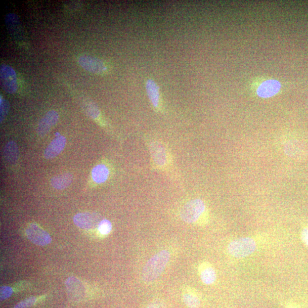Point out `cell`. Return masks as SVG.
<instances>
[{"label": "cell", "mask_w": 308, "mask_h": 308, "mask_svg": "<svg viewBox=\"0 0 308 308\" xmlns=\"http://www.w3.org/2000/svg\"><path fill=\"white\" fill-rule=\"evenodd\" d=\"M73 181L71 173H66L52 178L51 184L55 189L62 190L69 187Z\"/></svg>", "instance_id": "2e32d148"}, {"label": "cell", "mask_w": 308, "mask_h": 308, "mask_svg": "<svg viewBox=\"0 0 308 308\" xmlns=\"http://www.w3.org/2000/svg\"><path fill=\"white\" fill-rule=\"evenodd\" d=\"M101 217L96 213L83 212L75 215L73 218L74 224L83 230H93L98 227Z\"/></svg>", "instance_id": "ba28073f"}, {"label": "cell", "mask_w": 308, "mask_h": 308, "mask_svg": "<svg viewBox=\"0 0 308 308\" xmlns=\"http://www.w3.org/2000/svg\"><path fill=\"white\" fill-rule=\"evenodd\" d=\"M280 83L276 80L271 79L263 82L258 87L257 93L261 98H270L278 93L280 89Z\"/></svg>", "instance_id": "7c38bea8"}, {"label": "cell", "mask_w": 308, "mask_h": 308, "mask_svg": "<svg viewBox=\"0 0 308 308\" xmlns=\"http://www.w3.org/2000/svg\"><path fill=\"white\" fill-rule=\"evenodd\" d=\"M301 237L302 242L305 244L306 246L308 247V227H305L303 228L301 233Z\"/></svg>", "instance_id": "d4e9b609"}, {"label": "cell", "mask_w": 308, "mask_h": 308, "mask_svg": "<svg viewBox=\"0 0 308 308\" xmlns=\"http://www.w3.org/2000/svg\"><path fill=\"white\" fill-rule=\"evenodd\" d=\"M66 140L65 137L60 136L56 137L44 151V157L47 159L55 158L65 148Z\"/></svg>", "instance_id": "8fae6325"}, {"label": "cell", "mask_w": 308, "mask_h": 308, "mask_svg": "<svg viewBox=\"0 0 308 308\" xmlns=\"http://www.w3.org/2000/svg\"><path fill=\"white\" fill-rule=\"evenodd\" d=\"M78 63L82 68L94 74H104L108 71V68L105 62L98 58L90 56H80Z\"/></svg>", "instance_id": "52a82bcc"}, {"label": "cell", "mask_w": 308, "mask_h": 308, "mask_svg": "<svg viewBox=\"0 0 308 308\" xmlns=\"http://www.w3.org/2000/svg\"><path fill=\"white\" fill-rule=\"evenodd\" d=\"M148 308H163V304L158 302H152Z\"/></svg>", "instance_id": "484cf974"}, {"label": "cell", "mask_w": 308, "mask_h": 308, "mask_svg": "<svg viewBox=\"0 0 308 308\" xmlns=\"http://www.w3.org/2000/svg\"><path fill=\"white\" fill-rule=\"evenodd\" d=\"M183 300L189 308H199L201 302L197 294L193 291H186L183 294Z\"/></svg>", "instance_id": "d6986e66"}, {"label": "cell", "mask_w": 308, "mask_h": 308, "mask_svg": "<svg viewBox=\"0 0 308 308\" xmlns=\"http://www.w3.org/2000/svg\"><path fill=\"white\" fill-rule=\"evenodd\" d=\"M146 89L147 95L154 109L157 111H161V100H160L159 88L157 83L153 79H149L146 83Z\"/></svg>", "instance_id": "30bf717a"}, {"label": "cell", "mask_w": 308, "mask_h": 308, "mask_svg": "<svg viewBox=\"0 0 308 308\" xmlns=\"http://www.w3.org/2000/svg\"><path fill=\"white\" fill-rule=\"evenodd\" d=\"M10 108V106L9 102L1 97L0 98V122L1 123L6 119Z\"/></svg>", "instance_id": "44dd1931"}, {"label": "cell", "mask_w": 308, "mask_h": 308, "mask_svg": "<svg viewBox=\"0 0 308 308\" xmlns=\"http://www.w3.org/2000/svg\"><path fill=\"white\" fill-rule=\"evenodd\" d=\"M98 229L102 235H108L112 230V225L109 221L103 219L98 225Z\"/></svg>", "instance_id": "7402d4cb"}, {"label": "cell", "mask_w": 308, "mask_h": 308, "mask_svg": "<svg viewBox=\"0 0 308 308\" xmlns=\"http://www.w3.org/2000/svg\"><path fill=\"white\" fill-rule=\"evenodd\" d=\"M170 257L171 254L167 250H162L151 257L142 270L143 280L150 283L157 279L163 273Z\"/></svg>", "instance_id": "7a4b0ae2"}, {"label": "cell", "mask_w": 308, "mask_h": 308, "mask_svg": "<svg viewBox=\"0 0 308 308\" xmlns=\"http://www.w3.org/2000/svg\"><path fill=\"white\" fill-rule=\"evenodd\" d=\"M182 220L189 224H204L208 218V211L204 201L199 199H192L181 209Z\"/></svg>", "instance_id": "6da1fadb"}, {"label": "cell", "mask_w": 308, "mask_h": 308, "mask_svg": "<svg viewBox=\"0 0 308 308\" xmlns=\"http://www.w3.org/2000/svg\"><path fill=\"white\" fill-rule=\"evenodd\" d=\"M66 286L70 296L75 300H80L84 296V288L80 281L71 277L66 281Z\"/></svg>", "instance_id": "4fadbf2b"}, {"label": "cell", "mask_w": 308, "mask_h": 308, "mask_svg": "<svg viewBox=\"0 0 308 308\" xmlns=\"http://www.w3.org/2000/svg\"><path fill=\"white\" fill-rule=\"evenodd\" d=\"M26 235L31 242L38 246H46L52 242L50 235L35 223L27 227Z\"/></svg>", "instance_id": "8992f818"}, {"label": "cell", "mask_w": 308, "mask_h": 308, "mask_svg": "<svg viewBox=\"0 0 308 308\" xmlns=\"http://www.w3.org/2000/svg\"><path fill=\"white\" fill-rule=\"evenodd\" d=\"M109 169L105 164H98L94 167L92 175L93 180L98 184H101L105 182L109 178Z\"/></svg>", "instance_id": "ac0fdd59"}, {"label": "cell", "mask_w": 308, "mask_h": 308, "mask_svg": "<svg viewBox=\"0 0 308 308\" xmlns=\"http://www.w3.org/2000/svg\"><path fill=\"white\" fill-rule=\"evenodd\" d=\"M36 300V297H35L26 298L25 300L18 303L13 308H29L34 304Z\"/></svg>", "instance_id": "603a6c76"}, {"label": "cell", "mask_w": 308, "mask_h": 308, "mask_svg": "<svg viewBox=\"0 0 308 308\" xmlns=\"http://www.w3.org/2000/svg\"><path fill=\"white\" fill-rule=\"evenodd\" d=\"M199 275L201 280L205 285H211L215 283L216 279L215 270L208 262H204L199 268Z\"/></svg>", "instance_id": "5bb4252c"}, {"label": "cell", "mask_w": 308, "mask_h": 308, "mask_svg": "<svg viewBox=\"0 0 308 308\" xmlns=\"http://www.w3.org/2000/svg\"><path fill=\"white\" fill-rule=\"evenodd\" d=\"M19 149L14 141L9 142L4 147V157L9 163H15L19 158Z\"/></svg>", "instance_id": "e0dca14e"}, {"label": "cell", "mask_w": 308, "mask_h": 308, "mask_svg": "<svg viewBox=\"0 0 308 308\" xmlns=\"http://www.w3.org/2000/svg\"><path fill=\"white\" fill-rule=\"evenodd\" d=\"M150 151L155 167L163 170L169 166L171 163V156L162 142H152L150 144Z\"/></svg>", "instance_id": "277c9868"}, {"label": "cell", "mask_w": 308, "mask_h": 308, "mask_svg": "<svg viewBox=\"0 0 308 308\" xmlns=\"http://www.w3.org/2000/svg\"><path fill=\"white\" fill-rule=\"evenodd\" d=\"M83 108L84 112L92 119H96L100 114V110L98 107L93 102H84Z\"/></svg>", "instance_id": "ffe728a7"}, {"label": "cell", "mask_w": 308, "mask_h": 308, "mask_svg": "<svg viewBox=\"0 0 308 308\" xmlns=\"http://www.w3.org/2000/svg\"><path fill=\"white\" fill-rule=\"evenodd\" d=\"M0 84L8 93H15L18 89L16 73L11 66L3 64L0 67Z\"/></svg>", "instance_id": "5b68a950"}, {"label": "cell", "mask_w": 308, "mask_h": 308, "mask_svg": "<svg viewBox=\"0 0 308 308\" xmlns=\"http://www.w3.org/2000/svg\"><path fill=\"white\" fill-rule=\"evenodd\" d=\"M13 294V289L8 286H3L0 288V298L1 300H5L10 298Z\"/></svg>", "instance_id": "cb8c5ba5"}, {"label": "cell", "mask_w": 308, "mask_h": 308, "mask_svg": "<svg viewBox=\"0 0 308 308\" xmlns=\"http://www.w3.org/2000/svg\"><path fill=\"white\" fill-rule=\"evenodd\" d=\"M255 240L251 238H242L232 241L228 245L227 251L230 255L236 258L248 257L256 251Z\"/></svg>", "instance_id": "3957f363"}, {"label": "cell", "mask_w": 308, "mask_h": 308, "mask_svg": "<svg viewBox=\"0 0 308 308\" xmlns=\"http://www.w3.org/2000/svg\"><path fill=\"white\" fill-rule=\"evenodd\" d=\"M59 119V113L55 110L49 111L39 122L37 134L40 137L46 136L51 128L54 126Z\"/></svg>", "instance_id": "9c48e42d"}, {"label": "cell", "mask_w": 308, "mask_h": 308, "mask_svg": "<svg viewBox=\"0 0 308 308\" xmlns=\"http://www.w3.org/2000/svg\"><path fill=\"white\" fill-rule=\"evenodd\" d=\"M287 308H301L300 306H298V305H294L293 304V303H290V304H288L287 305Z\"/></svg>", "instance_id": "4316f807"}, {"label": "cell", "mask_w": 308, "mask_h": 308, "mask_svg": "<svg viewBox=\"0 0 308 308\" xmlns=\"http://www.w3.org/2000/svg\"><path fill=\"white\" fill-rule=\"evenodd\" d=\"M7 27L11 35L17 38H20L21 25L19 18L13 13H10L6 16Z\"/></svg>", "instance_id": "9a60e30c"}]
</instances>
